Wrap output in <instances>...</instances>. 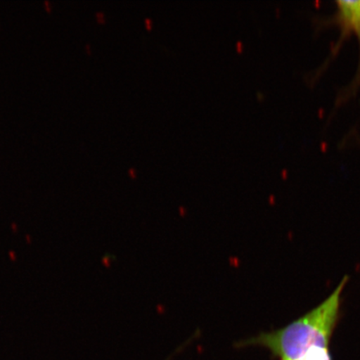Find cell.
Here are the masks:
<instances>
[{"instance_id":"3957f363","label":"cell","mask_w":360,"mask_h":360,"mask_svg":"<svg viewBox=\"0 0 360 360\" xmlns=\"http://www.w3.org/2000/svg\"><path fill=\"white\" fill-rule=\"evenodd\" d=\"M44 4H45V7H46V8H47V11L49 12H51V4H49L48 0H45Z\"/></svg>"},{"instance_id":"7a4b0ae2","label":"cell","mask_w":360,"mask_h":360,"mask_svg":"<svg viewBox=\"0 0 360 360\" xmlns=\"http://www.w3.org/2000/svg\"><path fill=\"white\" fill-rule=\"evenodd\" d=\"M335 21L342 35L354 33L360 41V1H337Z\"/></svg>"},{"instance_id":"6da1fadb","label":"cell","mask_w":360,"mask_h":360,"mask_svg":"<svg viewBox=\"0 0 360 360\" xmlns=\"http://www.w3.org/2000/svg\"><path fill=\"white\" fill-rule=\"evenodd\" d=\"M345 276L323 302L280 330L238 341L236 348L260 346L280 360H332L330 344L340 318Z\"/></svg>"},{"instance_id":"277c9868","label":"cell","mask_w":360,"mask_h":360,"mask_svg":"<svg viewBox=\"0 0 360 360\" xmlns=\"http://www.w3.org/2000/svg\"><path fill=\"white\" fill-rule=\"evenodd\" d=\"M96 16L98 17V20H103V17H105V15H103V13H97Z\"/></svg>"}]
</instances>
